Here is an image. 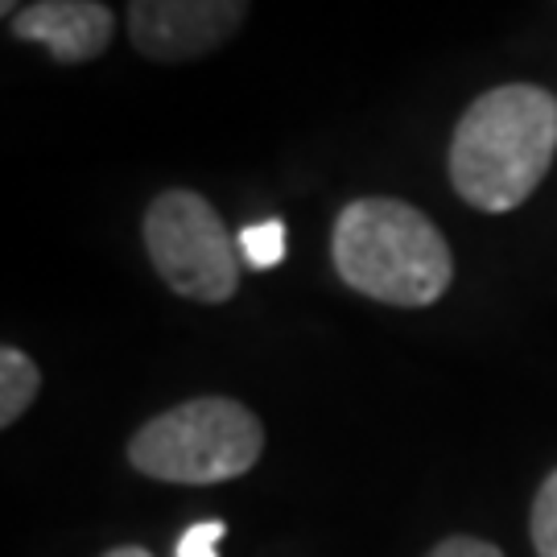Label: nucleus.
<instances>
[{
  "mask_svg": "<svg viewBox=\"0 0 557 557\" xmlns=\"http://www.w3.org/2000/svg\"><path fill=\"white\" fill-rule=\"evenodd\" d=\"M239 257L252 269H277L285 260V223L281 220H260L239 232Z\"/></svg>",
  "mask_w": 557,
  "mask_h": 557,
  "instance_id": "8",
  "label": "nucleus"
},
{
  "mask_svg": "<svg viewBox=\"0 0 557 557\" xmlns=\"http://www.w3.org/2000/svg\"><path fill=\"white\" fill-rule=\"evenodd\" d=\"M529 533H533V549L537 557H557V471L545 475L533 499V517H529Z\"/></svg>",
  "mask_w": 557,
  "mask_h": 557,
  "instance_id": "9",
  "label": "nucleus"
},
{
  "mask_svg": "<svg viewBox=\"0 0 557 557\" xmlns=\"http://www.w3.org/2000/svg\"><path fill=\"white\" fill-rule=\"evenodd\" d=\"M425 557H504V549L492 545V541H483V537H467V533H458V537L438 541Z\"/></svg>",
  "mask_w": 557,
  "mask_h": 557,
  "instance_id": "11",
  "label": "nucleus"
},
{
  "mask_svg": "<svg viewBox=\"0 0 557 557\" xmlns=\"http://www.w3.org/2000/svg\"><path fill=\"white\" fill-rule=\"evenodd\" d=\"M41 368L21 347H0V425L13 421L38 400Z\"/></svg>",
  "mask_w": 557,
  "mask_h": 557,
  "instance_id": "7",
  "label": "nucleus"
},
{
  "mask_svg": "<svg viewBox=\"0 0 557 557\" xmlns=\"http://www.w3.org/2000/svg\"><path fill=\"white\" fill-rule=\"evenodd\" d=\"M331 257L347 289L400 310L434 306L455 281V257L438 223L413 202L384 195H368L338 211Z\"/></svg>",
  "mask_w": 557,
  "mask_h": 557,
  "instance_id": "2",
  "label": "nucleus"
},
{
  "mask_svg": "<svg viewBox=\"0 0 557 557\" xmlns=\"http://www.w3.org/2000/svg\"><path fill=\"white\" fill-rule=\"evenodd\" d=\"M244 17L239 0H137L128 4V38L149 62H195L236 38Z\"/></svg>",
  "mask_w": 557,
  "mask_h": 557,
  "instance_id": "5",
  "label": "nucleus"
},
{
  "mask_svg": "<svg viewBox=\"0 0 557 557\" xmlns=\"http://www.w3.org/2000/svg\"><path fill=\"white\" fill-rule=\"evenodd\" d=\"M145 248L158 277L186 301L223 306L239 289V244L199 190H165L145 211Z\"/></svg>",
  "mask_w": 557,
  "mask_h": 557,
  "instance_id": "4",
  "label": "nucleus"
},
{
  "mask_svg": "<svg viewBox=\"0 0 557 557\" xmlns=\"http://www.w3.org/2000/svg\"><path fill=\"white\" fill-rule=\"evenodd\" d=\"M223 533H227L223 520H199V524H190V529L178 537L174 557H220Z\"/></svg>",
  "mask_w": 557,
  "mask_h": 557,
  "instance_id": "10",
  "label": "nucleus"
},
{
  "mask_svg": "<svg viewBox=\"0 0 557 557\" xmlns=\"http://www.w3.org/2000/svg\"><path fill=\"white\" fill-rule=\"evenodd\" d=\"M557 153V96L537 83H499L455 124L450 186L467 207L504 215L537 190Z\"/></svg>",
  "mask_w": 557,
  "mask_h": 557,
  "instance_id": "1",
  "label": "nucleus"
},
{
  "mask_svg": "<svg viewBox=\"0 0 557 557\" xmlns=\"http://www.w3.org/2000/svg\"><path fill=\"white\" fill-rule=\"evenodd\" d=\"M103 557H153L145 545H116V549H108Z\"/></svg>",
  "mask_w": 557,
  "mask_h": 557,
  "instance_id": "12",
  "label": "nucleus"
},
{
  "mask_svg": "<svg viewBox=\"0 0 557 557\" xmlns=\"http://www.w3.org/2000/svg\"><path fill=\"white\" fill-rule=\"evenodd\" d=\"M13 38L38 41L50 50L54 62H91L108 50V41L116 34V17L100 0H38V4H21L9 21Z\"/></svg>",
  "mask_w": 557,
  "mask_h": 557,
  "instance_id": "6",
  "label": "nucleus"
},
{
  "mask_svg": "<svg viewBox=\"0 0 557 557\" xmlns=\"http://www.w3.org/2000/svg\"><path fill=\"white\" fill-rule=\"evenodd\" d=\"M264 450L260 418L232 397H195L149 418L128 438V462L158 483H227L248 475Z\"/></svg>",
  "mask_w": 557,
  "mask_h": 557,
  "instance_id": "3",
  "label": "nucleus"
}]
</instances>
